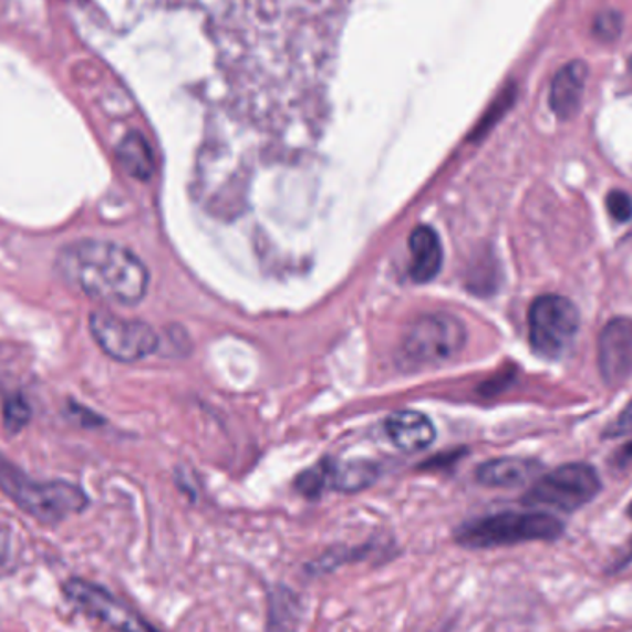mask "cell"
<instances>
[{"instance_id":"1","label":"cell","mask_w":632,"mask_h":632,"mask_svg":"<svg viewBox=\"0 0 632 632\" xmlns=\"http://www.w3.org/2000/svg\"><path fill=\"white\" fill-rule=\"evenodd\" d=\"M58 274L63 281L99 302L135 305L148 292L151 276L128 248L110 241L71 242L58 252Z\"/></svg>"},{"instance_id":"2","label":"cell","mask_w":632,"mask_h":632,"mask_svg":"<svg viewBox=\"0 0 632 632\" xmlns=\"http://www.w3.org/2000/svg\"><path fill=\"white\" fill-rule=\"evenodd\" d=\"M0 490L19 509L45 526H56L69 516L79 515L90 505V498L79 485L68 481H34L2 455Z\"/></svg>"},{"instance_id":"3","label":"cell","mask_w":632,"mask_h":632,"mask_svg":"<svg viewBox=\"0 0 632 632\" xmlns=\"http://www.w3.org/2000/svg\"><path fill=\"white\" fill-rule=\"evenodd\" d=\"M564 535V524L540 510H507L466 521L455 531L463 548L493 549L526 542H555Z\"/></svg>"},{"instance_id":"4","label":"cell","mask_w":632,"mask_h":632,"mask_svg":"<svg viewBox=\"0 0 632 632\" xmlns=\"http://www.w3.org/2000/svg\"><path fill=\"white\" fill-rule=\"evenodd\" d=\"M466 344V328L454 314H422L403 333L402 361L414 369L448 363Z\"/></svg>"},{"instance_id":"5","label":"cell","mask_w":632,"mask_h":632,"mask_svg":"<svg viewBox=\"0 0 632 632\" xmlns=\"http://www.w3.org/2000/svg\"><path fill=\"white\" fill-rule=\"evenodd\" d=\"M601 488V477L593 466L570 463L535 479L521 504L535 509L546 507L560 512H576L598 498Z\"/></svg>"},{"instance_id":"6","label":"cell","mask_w":632,"mask_h":632,"mask_svg":"<svg viewBox=\"0 0 632 632\" xmlns=\"http://www.w3.org/2000/svg\"><path fill=\"white\" fill-rule=\"evenodd\" d=\"M581 328V314L570 298L560 294L538 297L529 308V341L543 359L564 358Z\"/></svg>"},{"instance_id":"7","label":"cell","mask_w":632,"mask_h":632,"mask_svg":"<svg viewBox=\"0 0 632 632\" xmlns=\"http://www.w3.org/2000/svg\"><path fill=\"white\" fill-rule=\"evenodd\" d=\"M90 330L102 352L118 363H135L159 348V336L152 325L107 311L91 313Z\"/></svg>"},{"instance_id":"8","label":"cell","mask_w":632,"mask_h":632,"mask_svg":"<svg viewBox=\"0 0 632 632\" xmlns=\"http://www.w3.org/2000/svg\"><path fill=\"white\" fill-rule=\"evenodd\" d=\"M63 593L76 609L101 621L113 631L157 632L141 615L135 614L134 610L121 603L115 595L107 592L106 588L99 587L95 582L74 577L63 584Z\"/></svg>"},{"instance_id":"9","label":"cell","mask_w":632,"mask_h":632,"mask_svg":"<svg viewBox=\"0 0 632 632\" xmlns=\"http://www.w3.org/2000/svg\"><path fill=\"white\" fill-rule=\"evenodd\" d=\"M601 377L609 386H621L632 375V319L618 317L604 325L598 342Z\"/></svg>"},{"instance_id":"10","label":"cell","mask_w":632,"mask_h":632,"mask_svg":"<svg viewBox=\"0 0 632 632\" xmlns=\"http://www.w3.org/2000/svg\"><path fill=\"white\" fill-rule=\"evenodd\" d=\"M587 80V63L581 60L566 63L564 68L555 74L549 90V107L560 121H570L581 110Z\"/></svg>"},{"instance_id":"11","label":"cell","mask_w":632,"mask_h":632,"mask_svg":"<svg viewBox=\"0 0 632 632\" xmlns=\"http://www.w3.org/2000/svg\"><path fill=\"white\" fill-rule=\"evenodd\" d=\"M385 427L392 444L408 454L426 449L435 441L432 419L418 411H396L386 418Z\"/></svg>"},{"instance_id":"12","label":"cell","mask_w":632,"mask_h":632,"mask_svg":"<svg viewBox=\"0 0 632 632\" xmlns=\"http://www.w3.org/2000/svg\"><path fill=\"white\" fill-rule=\"evenodd\" d=\"M408 252H411L408 274L416 283H427L437 278L444 263L443 245L437 231L429 226L414 228L408 237Z\"/></svg>"},{"instance_id":"13","label":"cell","mask_w":632,"mask_h":632,"mask_svg":"<svg viewBox=\"0 0 632 632\" xmlns=\"http://www.w3.org/2000/svg\"><path fill=\"white\" fill-rule=\"evenodd\" d=\"M542 465L537 460L521 459V457H501L488 460L476 472L477 481L485 487L515 488L538 479Z\"/></svg>"},{"instance_id":"14","label":"cell","mask_w":632,"mask_h":632,"mask_svg":"<svg viewBox=\"0 0 632 632\" xmlns=\"http://www.w3.org/2000/svg\"><path fill=\"white\" fill-rule=\"evenodd\" d=\"M325 488L339 493H358L370 487L377 477V466L369 460H346V463H320Z\"/></svg>"},{"instance_id":"15","label":"cell","mask_w":632,"mask_h":632,"mask_svg":"<svg viewBox=\"0 0 632 632\" xmlns=\"http://www.w3.org/2000/svg\"><path fill=\"white\" fill-rule=\"evenodd\" d=\"M117 159L132 178L148 182L154 174V157L143 135H126L118 145Z\"/></svg>"},{"instance_id":"16","label":"cell","mask_w":632,"mask_h":632,"mask_svg":"<svg viewBox=\"0 0 632 632\" xmlns=\"http://www.w3.org/2000/svg\"><path fill=\"white\" fill-rule=\"evenodd\" d=\"M30 422V405L23 396L10 397L4 407V426L8 432L18 433Z\"/></svg>"},{"instance_id":"17","label":"cell","mask_w":632,"mask_h":632,"mask_svg":"<svg viewBox=\"0 0 632 632\" xmlns=\"http://www.w3.org/2000/svg\"><path fill=\"white\" fill-rule=\"evenodd\" d=\"M621 15L618 12L599 13L595 21H593V35L598 38L599 41H604V43H610L614 41L618 35L621 34Z\"/></svg>"},{"instance_id":"18","label":"cell","mask_w":632,"mask_h":632,"mask_svg":"<svg viewBox=\"0 0 632 632\" xmlns=\"http://www.w3.org/2000/svg\"><path fill=\"white\" fill-rule=\"evenodd\" d=\"M610 217L618 222H629L632 219V198L625 190H610L604 198Z\"/></svg>"},{"instance_id":"19","label":"cell","mask_w":632,"mask_h":632,"mask_svg":"<svg viewBox=\"0 0 632 632\" xmlns=\"http://www.w3.org/2000/svg\"><path fill=\"white\" fill-rule=\"evenodd\" d=\"M623 435H632V402L623 408V413L607 432V437H623Z\"/></svg>"},{"instance_id":"20","label":"cell","mask_w":632,"mask_h":632,"mask_svg":"<svg viewBox=\"0 0 632 632\" xmlns=\"http://www.w3.org/2000/svg\"><path fill=\"white\" fill-rule=\"evenodd\" d=\"M10 564V537L7 529L0 526V573Z\"/></svg>"},{"instance_id":"21","label":"cell","mask_w":632,"mask_h":632,"mask_svg":"<svg viewBox=\"0 0 632 632\" xmlns=\"http://www.w3.org/2000/svg\"><path fill=\"white\" fill-rule=\"evenodd\" d=\"M626 515H629V518L632 520V501L629 504V507H626Z\"/></svg>"}]
</instances>
